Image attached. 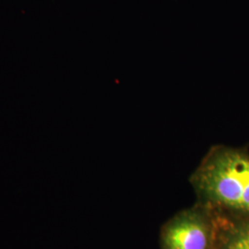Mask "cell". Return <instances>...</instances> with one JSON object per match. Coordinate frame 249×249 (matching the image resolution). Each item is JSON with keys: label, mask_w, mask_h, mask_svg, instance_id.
Masks as SVG:
<instances>
[{"label": "cell", "mask_w": 249, "mask_h": 249, "mask_svg": "<svg viewBox=\"0 0 249 249\" xmlns=\"http://www.w3.org/2000/svg\"><path fill=\"white\" fill-rule=\"evenodd\" d=\"M223 221L213 211L196 202L164 223L160 249H216Z\"/></svg>", "instance_id": "2"}, {"label": "cell", "mask_w": 249, "mask_h": 249, "mask_svg": "<svg viewBox=\"0 0 249 249\" xmlns=\"http://www.w3.org/2000/svg\"><path fill=\"white\" fill-rule=\"evenodd\" d=\"M196 202L227 221L249 220V152L213 146L189 178Z\"/></svg>", "instance_id": "1"}, {"label": "cell", "mask_w": 249, "mask_h": 249, "mask_svg": "<svg viewBox=\"0 0 249 249\" xmlns=\"http://www.w3.org/2000/svg\"><path fill=\"white\" fill-rule=\"evenodd\" d=\"M216 249H249V220H224Z\"/></svg>", "instance_id": "3"}]
</instances>
